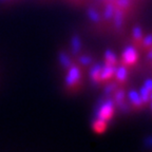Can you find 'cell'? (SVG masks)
I'll return each instance as SVG.
<instances>
[{
  "label": "cell",
  "mask_w": 152,
  "mask_h": 152,
  "mask_svg": "<svg viewBox=\"0 0 152 152\" xmlns=\"http://www.w3.org/2000/svg\"><path fill=\"white\" fill-rule=\"evenodd\" d=\"M151 98H152V97H151Z\"/></svg>",
  "instance_id": "1"
}]
</instances>
